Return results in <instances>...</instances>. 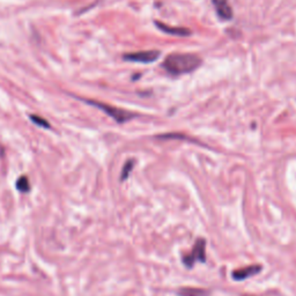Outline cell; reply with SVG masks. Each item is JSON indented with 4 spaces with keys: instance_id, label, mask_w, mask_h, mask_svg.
Segmentation results:
<instances>
[{
    "instance_id": "cell-1",
    "label": "cell",
    "mask_w": 296,
    "mask_h": 296,
    "mask_svg": "<svg viewBox=\"0 0 296 296\" xmlns=\"http://www.w3.org/2000/svg\"><path fill=\"white\" fill-rule=\"evenodd\" d=\"M201 64V58L194 53H173L163 60L162 67L171 75L191 73Z\"/></svg>"
},
{
    "instance_id": "cell-2",
    "label": "cell",
    "mask_w": 296,
    "mask_h": 296,
    "mask_svg": "<svg viewBox=\"0 0 296 296\" xmlns=\"http://www.w3.org/2000/svg\"><path fill=\"white\" fill-rule=\"evenodd\" d=\"M85 102L93 106H95V108H99V110H102L103 112L106 113L109 117H111V118L118 124H124L139 116L138 113L127 111V110H124V109L116 108V106L105 104V103H102V102L92 101V99H85Z\"/></svg>"
},
{
    "instance_id": "cell-3",
    "label": "cell",
    "mask_w": 296,
    "mask_h": 296,
    "mask_svg": "<svg viewBox=\"0 0 296 296\" xmlns=\"http://www.w3.org/2000/svg\"><path fill=\"white\" fill-rule=\"evenodd\" d=\"M182 261H183L184 266L188 268L194 267L197 261H199V263H206V240L198 239L196 241L191 252L183 256Z\"/></svg>"
},
{
    "instance_id": "cell-4",
    "label": "cell",
    "mask_w": 296,
    "mask_h": 296,
    "mask_svg": "<svg viewBox=\"0 0 296 296\" xmlns=\"http://www.w3.org/2000/svg\"><path fill=\"white\" fill-rule=\"evenodd\" d=\"M161 56L160 51L157 50H147V51H138V52H131L124 54V60L134 61V63L141 64H150L159 59Z\"/></svg>"
},
{
    "instance_id": "cell-5",
    "label": "cell",
    "mask_w": 296,
    "mask_h": 296,
    "mask_svg": "<svg viewBox=\"0 0 296 296\" xmlns=\"http://www.w3.org/2000/svg\"><path fill=\"white\" fill-rule=\"evenodd\" d=\"M261 270H263V266L261 265H249L247 267H242L239 268V270H235L232 272V278L236 281H243L247 280L253 275H256L258 273H260Z\"/></svg>"
},
{
    "instance_id": "cell-6",
    "label": "cell",
    "mask_w": 296,
    "mask_h": 296,
    "mask_svg": "<svg viewBox=\"0 0 296 296\" xmlns=\"http://www.w3.org/2000/svg\"><path fill=\"white\" fill-rule=\"evenodd\" d=\"M212 4L220 19L225 21L233 19V8L229 4V0H212Z\"/></svg>"
},
{
    "instance_id": "cell-7",
    "label": "cell",
    "mask_w": 296,
    "mask_h": 296,
    "mask_svg": "<svg viewBox=\"0 0 296 296\" xmlns=\"http://www.w3.org/2000/svg\"><path fill=\"white\" fill-rule=\"evenodd\" d=\"M155 26L161 30V32L166 33L168 35L181 36V37L191 35V30H189L188 28H184V27H170V26H167L166 23H162L159 21H155Z\"/></svg>"
},
{
    "instance_id": "cell-8",
    "label": "cell",
    "mask_w": 296,
    "mask_h": 296,
    "mask_svg": "<svg viewBox=\"0 0 296 296\" xmlns=\"http://www.w3.org/2000/svg\"><path fill=\"white\" fill-rule=\"evenodd\" d=\"M209 294L207 289L196 287H182L177 291L178 296H209Z\"/></svg>"
},
{
    "instance_id": "cell-9",
    "label": "cell",
    "mask_w": 296,
    "mask_h": 296,
    "mask_svg": "<svg viewBox=\"0 0 296 296\" xmlns=\"http://www.w3.org/2000/svg\"><path fill=\"white\" fill-rule=\"evenodd\" d=\"M15 187H16V189H18V191L22 192V194H27V192L30 191L29 180L26 176L19 177L18 181H16Z\"/></svg>"
},
{
    "instance_id": "cell-10",
    "label": "cell",
    "mask_w": 296,
    "mask_h": 296,
    "mask_svg": "<svg viewBox=\"0 0 296 296\" xmlns=\"http://www.w3.org/2000/svg\"><path fill=\"white\" fill-rule=\"evenodd\" d=\"M133 167H134V160H127L125 164L123 166L122 174H120V181L124 182L129 178L131 171H132V169H133Z\"/></svg>"
},
{
    "instance_id": "cell-11",
    "label": "cell",
    "mask_w": 296,
    "mask_h": 296,
    "mask_svg": "<svg viewBox=\"0 0 296 296\" xmlns=\"http://www.w3.org/2000/svg\"><path fill=\"white\" fill-rule=\"evenodd\" d=\"M30 120H32L34 124H36L37 126L43 127V129H50L49 122H48L47 119L42 118V117L36 116V115H30Z\"/></svg>"
},
{
    "instance_id": "cell-12",
    "label": "cell",
    "mask_w": 296,
    "mask_h": 296,
    "mask_svg": "<svg viewBox=\"0 0 296 296\" xmlns=\"http://www.w3.org/2000/svg\"><path fill=\"white\" fill-rule=\"evenodd\" d=\"M244 296H250V295H244Z\"/></svg>"
}]
</instances>
